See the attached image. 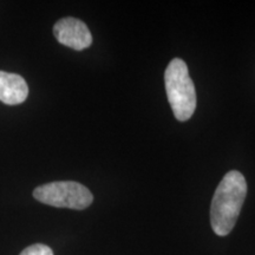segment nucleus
I'll return each instance as SVG.
<instances>
[{
  "instance_id": "423d86ee",
  "label": "nucleus",
  "mask_w": 255,
  "mask_h": 255,
  "mask_svg": "<svg viewBox=\"0 0 255 255\" xmlns=\"http://www.w3.org/2000/svg\"><path fill=\"white\" fill-rule=\"evenodd\" d=\"M19 255H53V252L46 245L34 244L30 247L25 248Z\"/></svg>"
},
{
  "instance_id": "20e7f679",
  "label": "nucleus",
  "mask_w": 255,
  "mask_h": 255,
  "mask_svg": "<svg viewBox=\"0 0 255 255\" xmlns=\"http://www.w3.org/2000/svg\"><path fill=\"white\" fill-rule=\"evenodd\" d=\"M53 34L62 45H65L76 51L88 49L92 44L91 32L77 18L66 17L57 21L53 26Z\"/></svg>"
},
{
  "instance_id": "f257e3e1",
  "label": "nucleus",
  "mask_w": 255,
  "mask_h": 255,
  "mask_svg": "<svg viewBox=\"0 0 255 255\" xmlns=\"http://www.w3.org/2000/svg\"><path fill=\"white\" fill-rule=\"evenodd\" d=\"M247 195L244 175L232 170L216 188L210 207V223L216 235L226 237L233 231Z\"/></svg>"
},
{
  "instance_id": "f03ea898",
  "label": "nucleus",
  "mask_w": 255,
  "mask_h": 255,
  "mask_svg": "<svg viewBox=\"0 0 255 255\" xmlns=\"http://www.w3.org/2000/svg\"><path fill=\"white\" fill-rule=\"evenodd\" d=\"M165 91L175 117L181 122L191 119L196 109V91L187 64L180 58L169 63L164 73Z\"/></svg>"
},
{
  "instance_id": "7ed1b4c3",
  "label": "nucleus",
  "mask_w": 255,
  "mask_h": 255,
  "mask_svg": "<svg viewBox=\"0 0 255 255\" xmlns=\"http://www.w3.org/2000/svg\"><path fill=\"white\" fill-rule=\"evenodd\" d=\"M33 197L44 205L77 210L88 208L94 201V196L87 187L73 181L43 184L33 190Z\"/></svg>"
},
{
  "instance_id": "39448f33",
  "label": "nucleus",
  "mask_w": 255,
  "mask_h": 255,
  "mask_svg": "<svg viewBox=\"0 0 255 255\" xmlns=\"http://www.w3.org/2000/svg\"><path fill=\"white\" fill-rule=\"evenodd\" d=\"M28 96L25 79L18 73L0 71V101L7 105L24 103Z\"/></svg>"
}]
</instances>
